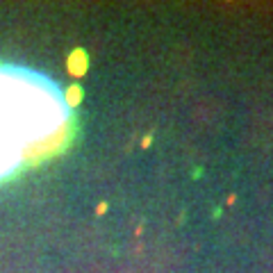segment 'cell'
<instances>
[{"instance_id": "obj_1", "label": "cell", "mask_w": 273, "mask_h": 273, "mask_svg": "<svg viewBox=\"0 0 273 273\" xmlns=\"http://www.w3.org/2000/svg\"><path fill=\"white\" fill-rule=\"evenodd\" d=\"M68 121L62 87L32 68L0 64V180L55 150Z\"/></svg>"}]
</instances>
